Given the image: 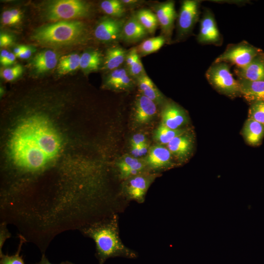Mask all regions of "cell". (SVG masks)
Segmentation results:
<instances>
[{"label": "cell", "mask_w": 264, "mask_h": 264, "mask_svg": "<svg viewBox=\"0 0 264 264\" xmlns=\"http://www.w3.org/2000/svg\"><path fill=\"white\" fill-rule=\"evenodd\" d=\"M235 71L239 79L264 81V57L259 55L246 66Z\"/></svg>", "instance_id": "e0dca14e"}, {"label": "cell", "mask_w": 264, "mask_h": 264, "mask_svg": "<svg viewBox=\"0 0 264 264\" xmlns=\"http://www.w3.org/2000/svg\"><path fill=\"white\" fill-rule=\"evenodd\" d=\"M128 52L120 46L108 48L103 62L102 68L111 71L121 67L125 63Z\"/></svg>", "instance_id": "7402d4cb"}, {"label": "cell", "mask_w": 264, "mask_h": 264, "mask_svg": "<svg viewBox=\"0 0 264 264\" xmlns=\"http://www.w3.org/2000/svg\"><path fill=\"white\" fill-rule=\"evenodd\" d=\"M61 136L46 117L35 114L21 120L7 144L8 154L20 173L35 174L44 170L59 154Z\"/></svg>", "instance_id": "6da1fadb"}, {"label": "cell", "mask_w": 264, "mask_h": 264, "mask_svg": "<svg viewBox=\"0 0 264 264\" xmlns=\"http://www.w3.org/2000/svg\"><path fill=\"white\" fill-rule=\"evenodd\" d=\"M90 5L79 0H59L53 1L46 7L47 17L52 21L69 20L88 16Z\"/></svg>", "instance_id": "5b68a950"}, {"label": "cell", "mask_w": 264, "mask_h": 264, "mask_svg": "<svg viewBox=\"0 0 264 264\" xmlns=\"http://www.w3.org/2000/svg\"><path fill=\"white\" fill-rule=\"evenodd\" d=\"M121 1L125 6L135 5L141 2L138 0H121Z\"/></svg>", "instance_id": "ee69618b"}, {"label": "cell", "mask_w": 264, "mask_h": 264, "mask_svg": "<svg viewBox=\"0 0 264 264\" xmlns=\"http://www.w3.org/2000/svg\"><path fill=\"white\" fill-rule=\"evenodd\" d=\"M148 34L133 14L125 23L121 40L127 43H135L143 39Z\"/></svg>", "instance_id": "d6986e66"}, {"label": "cell", "mask_w": 264, "mask_h": 264, "mask_svg": "<svg viewBox=\"0 0 264 264\" xmlns=\"http://www.w3.org/2000/svg\"><path fill=\"white\" fill-rule=\"evenodd\" d=\"M134 15L148 33L154 34L158 25L155 13L149 9H142L137 11Z\"/></svg>", "instance_id": "4316f807"}, {"label": "cell", "mask_w": 264, "mask_h": 264, "mask_svg": "<svg viewBox=\"0 0 264 264\" xmlns=\"http://www.w3.org/2000/svg\"><path fill=\"white\" fill-rule=\"evenodd\" d=\"M146 164L153 169H162L172 166V154L167 148L154 146L149 150Z\"/></svg>", "instance_id": "9a60e30c"}, {"label": "cell", "mask_w": 264, "mask_h": 264, "mask_svg": "<svg viewBox=\"0 0 264 264\" xmlns=\"http://www.w3.org/2000/svg\"><path fill=\"white\" fill-rule=\"evenodd\" d=\"M258 48L246 43L230 46L215 61V63H229L235 65L237 67L242 68L250 63L258 55Z\"/></svg>", "instance_id": "8992f818"}, {"label": "cell", "mask_w": 264, "mask_h": 264, "mask_svg": "<svg viewBox=\"0 0 264 264\" xmlns=\"http://www.w3.org/2000/svg\"><path fill=\"white\" fill-rule=\"evenodd\" d=\"M16 57V56L14 53L10 52L6 60L1 65L6 66L12 64L15 62Z\"/></svg>", "instance_id": "b9f144b4"}, {"label": "cell", "mask_w": 264, "mask_h": 264, "mask_svg": "<svg viewBox=\"0 0 264 264\" xmlns=\"http://www.w3.org/2000/svg\"><path fill=\"white\" fill-rule=\"evenodd\" d=\"M103 62L101 53L97 50L88 51L80 56V68L87 73L97 70Z\"/></svg>", "instance_id": "484cf974"}, {"label": "cell", "mask_w": 264, "mask_h": 264, "mask_svg": "<svg viewBox=\"0 0 264 264\" xmlns=\"http://www.w3.org/2000/svg\"><path fill=\"white\" fill-rule=\"evenodd\" d=\"M58 62L57 55L50 50L37 54L33 60V66L37 72L43 73L54 68Z\"/></svg>", "instance_id": "cb8c5ba5"}, {"label": "cell", "mask_w": 264, "mask_h": 264, "mask_svg": "<svg viewBox=\"0 0 264 264\" xmlns=\"http://www.w3.org/2000/svg\"><path fill=\"white\" fill-rule=\"evenodd\" d=\"M20 243L16 253L12 255L0 254V264H25L22 256L20 255L23 243L26 240L22 235H19Z\"/></svg>", "instance_id": "1f68e13d"}, {"label": "cell", "mask_w": 264, "mask_h": 264, "mask_svg": "<svg viewBox=\"0 0 264 264\" xmlns=\"http://www.w3.org/2000/svg\"><path fill=\"white\" fill-rule=\"evenodd\" d=\"M126 20L123 18L106 17L97 24L95 37L104 43H115L121 40L123 28Z\"/></svg>", "instance_id": "9c48e42d"}, {"label": "cell", "mask_w": 264, "mask_h": 264, "mask_svg": "<svg viewBox=\"0 0 264 264\" xmlns=\"http://www.w3.org/2000/svg\"><path fill=\"white\" fill-rule=\"evenodd\" d=\"M142 94L148 97L156 104H162L164 97L149 77L145 73L136 79Z\"/></svg>", "instance_id": "603a6c76"}, {"label": "cell", "mask_w": 264, "mask_h": 264, "mask_svg": "<svg viewBox=\"0 0 264 264\" xmlns=\"http://www.w3.org/2000/svg\"><path fill=\"white\" fill-rule=\"evenodd\" d=\"M147 143L145 135L137 133L133 136L131 140V147L139 146Z\"/></svg>", "instance_id": "d590c367"}, {"label": "cell", "mask_w": 264, "mask_h": 264, "mask_svg": "<svg viewBox=\"0 0 264 264\" xmlns=\"http://www.w3.org/2000/svg\"><path fill=\"white\" fill-rule=\"evenodd\" d=\"M11 15L16 23L20 22L21 19V12L17 9H13L10 10Z\"/></svg>", "instance_id": "60d3db41"}, {"label": "cell", "mask_w": 264, "mask_h": 264, "mask_svg": "<svg viewBox=\"0 0 264 264\" xmlns=\"http://www.w3.org/2000/svg\"><path fill=\"white\" fill-rule=\"evenodd\" d=\"M136 80L129 73L125 67L111 71L105 81V85L111 89L125 90L132 88Z\"/></svg>", "instance_id": "5bb4252c"}, {"label": "cell", "mask_w": 264, "mask_h": 264, "mask_svg": "<svg viewBox=\"0 0 264 264\" xmlns=\"http://www.w3.org/2000/svg\"><path fill=\"white\" fill-rule=\"evenodd\" d=\"M148 152L149 150L147 143L139 146L132 147V153L134 157H140L145 155Z\"/></svg>", "instance_id": "8d00e7d4"}, {"label": "cell", "mask_w": 264, "mask_h": 264, "mask_svg": "<svg viewBox=\"0 0 264 264\" xmlns=\"http://www.w3.org/2000/svg\"><path fill=\"white\" fill-rule=\"evenodd\" d=\"M242 133L248 144L258 146L261 144L264 137V125L247 118L243 125Z\"/></svg>", "instance_id": "ffe728a7"}, {"label": "cell", "mask_w": 264, "mask_h": 264, "mask_svg": "<svg viewBox=\"0 0 264 264\" xmlns=\"http://www.w3.org/2000/svg\"><path fill=\"white\" fill-rule=\"evenodd\" d=\"M154 9L163 36L169 41L172 36L175 21L177 18L175 2L172 0L162 2L155 5Z\"/></svg>", "instance_id": "30bf717a"}, {"label": "cell", "mask_w": 264, "mask_h": 264, "mask_svg": "<svg viewBox=\"0 0 264 264\" xmlns=\"http://www.w3.org/2000/svg\"><path fill=\"white\" fill-rule=\"evenodd\" d=\"M200 2L196 0H184L177 15V39L181 40L188 35L197 22Z\"/></svg>", "instance_id": "52a82bcc"}, {"label": "cell", "mask_w": 264, "mask_h": 264, "mask_svg": "<svg viewBox=\"0 0 264 264\" xmlns=\"http://www.w3.org/2000/svg\"><path fill=\"white\" fill-rule=\"evenodd\" d=\"M7 222L2 221L0 225V254L3 253L1 249L4 243L11 235L7 229Z\"/></svg>", "instance_id": "e575fe53"}, {"label": "cell", "mask_w": 264, "mask_h": 264, "mask_svg": "<svg viewBox=\"0 0 264 264\" xmlns=\"http://www.w3.org/2000/svg\"><path fill=\"white\" fill-rule=\"evenodd\" d=\"M80 65V56L77 54H71L60 59L57 70L60 74H65L78 69Z\"/></svg>", "instance_id": "4dcf8cb0"}, {"label": "cell", "mask_w": 264, "mask_h": 264, "mask_svg": "<svg viewBox=\"0 0 264 264\" xmlns=\"http://www.w3.org/2000/svg\"><path fill=\"white\" fill-rule=\"evenodd\" d=\"M25 47V46L24 45H20L15 47L14 49V53L15 54L16 56L22 52L24 49Z\"/></svg>", "instance_id": "bcb514c9"}, {"label": "cell", "mask_w": 264, "mask_h": 264, "mask_svg": "<svg viewBox=\"0 0 264 264\" xmlns=\"http://www.w3.org/2000/svg\"><path fill=\"white\" fill-rule=\"evenodd\" d=\"M220 39L214 15L210 10H205L200 21L198 41L203 44H218L220 42Z\"/></svg>", "instance_id": "8fae6325"}, {"label": "cell", "mask_w": 264, "mask_h": 264, "mask_svg": "<svg viewBox=\"0 0 264 264\" xmlns=\"http://www.w3.org/2000/svg\"><path fill=\"white\" fill-rule=\"evenodd\" d=\"M154 178L141 174L126 179L122 188V195L127 200L144 202L146 194Z\"/></svg>", "instance_id": "ba28073f"}, {"label": "cell", "mask_w": 264, "mask_h": 264, "mask_svg": "<svg viewBox=\"0 0 264 264\" xmlns=\"http://www.w3.org/2000/svg\"><path fill=\"white\" fill-rule=\"evenodd\" d=\"M32 53V49L28 46H25L23 51L16 57L21 59H27L30 57Z\"/></svg>", "instance_id": "ab89813d"}, {"label": "cell", "mask_w": 264, "mask_h": 264, "mask_svg": "<svg viewBox=\"0 0 264 264\" xmlns=\"http://www.w3.org/2000/svg\"><path fill=\"white\" fill-rule=\"evenodd\" d=\"M9 53L10 52L6 50H2V51H1L0 54V61L1 64H2L6 60Z\"/></svg>", "instance_id": "f6af8a7d"}, {"label": "cell", "mask_w": 264, "mask_h": 264, "mask_svg": "<svg viewBox=\"0 0 264 264\" xmlns=\"http://www.w3.org/2000/svg\"><path fill=\"white\" fill-rule=\"evenodd\" d=\"M156 104L152 100L141 94L137 97L135 102L134 117L139 124L149 122L156 112Z\"/></svg>", "instance_id": "2e32d148"}, {"label": "cell", "mask_w": 264, "mask_h": 264, "mask_svg": "<svg viewBox=\"0 0 264 264\" xmlns=\"http://www.w3.org/2000/svg\"><path fill=\"white\" fill-rule=\"evenodd\" d=\"M86 31V26L83 22L65 20L38 28L34 31L32 38L44 44H67L80 40Z\"/></svg>", "instance_id": "3957f363"}, {"label": "cell", "mask_w": 264, "mask_h": 264, "mask_svg": "<svg viewBox=\"0 0 264 264\" xmlns=\"http://www.w3.org/2000/svg\"><path fill=\"white\" fill-rule=\"evenodd\" d=\"M248 118L264 125V101L252 103L249 109Z\"/></svg>", "instance_id": "d6a6232c"}, {"label": "cell", "mask_w": 264, "mask_h": 264, "mask_svg": "<svg viewBox=\"0 0 264 264\" xmlns=\"http://www.w3.org/2000/svg\"><path fill=\"white\" fill-rule=\"evenodd\" d=\"M22 72V67L20 65L3 69L1 76L7 81H12L18 78Z\"/></svg>", "instance_id": "836d02e7"}, {"label": "cell", "mask_w": 264, "mask_h": 264, "mask_svg": "<svg viewBox=\"0 0 264 264\" xmlns=\"http://www.w3.org/2000/svg\"><path fill=\"white\" fill-rule=\"evenodd\" d=\"M194 145V136L187 132L172 139L167 144V148L172 154L182 161L191 155Z\"/></svg>", "instance_id": "4fadbf2b"}, {"label": "cell", "mask_w": 264, "mask_h": 264, "mask_svg": "<svg viewBox=\"0 0 264 264\" xmlns=\"http://www.w3.org/2000/svg\"><path fill=\"white\" fill-rule=\"evenodd\" d=\"M36 264H53L51 263L48 261V260L47 259V258H46L44 254L43 253L41 261L39 263ZM59 264H74L71 262H68V261H65V262H63Z\"/></svg>", "instance_id": "7bdbcfd3"}, {"label": "cell", "mask_w": 264, "mask_h": 264, "mask_svg": "<svg viewBox=\"0 0 264 264\" xmlns=\"http://www.w3.org/2000/svg\"><path fill=\"white\" fill-rule=\"evenodd\" d=\"M124 64L129 73L135 80L146 73L136 47L128 51Z\"/></svg>", "instance_id": "d4e9b609"}, {"label": "cell", "mask_w": 264, "mask_h": 264, "mask_svg": "<svg viewBox=\"0 0 264 264\" xmlns=\"http://www.w3.org/2000/svg\"><path fill=\"white\" fill-rule=\"evenodd\" d=\"M166 39L163 36H158L146 39L137 48L141 56H146L158 50L164 44Z\"/></svg>", "instance_id": "f1b7e54d"}, {"label": "cell", "mask_w": 264, "mask_h": 264, "mask_svg": "<svg viewBox=\"0 0 264 264\" xmlns=\"http://www.w3.org/2000/svg\"><path fill=\"white\" fill-rule=\"evenodd\" d=\"M117 213L90 223L80 229L84 236L92 239L96 247L95 256L99 264L115 257L135 259L137 253L127 247L119 235Z\"/></svg>", "instance_id": "7a4b0ae2"}, {"label": "cell", "mask_w": 264, "mask_h": 264, "mask_svg": "<svg viewBox=\"0 0 264 264\" xmlns=\"http://www.w3.org/2000/svg\"><path fill=\"white\" fill-rule=\"evenodd\" d=\"M1 21L5 25H11L16 23V22L11 15L10 10H6L3 12Z\"/></svg>", "instance_id": "74e56055"}, {"label": "cell", "mask_w": 264, "mask_h": 264, "mask_svg": "<svg viewBox=\"0 0 264 264\" xmlns=\"http://www.w3.org/2000/svg\"><path fill=\"white\" fill-rule=\"evenodd\" d=\"M187 132L185 129H171L161 123L155 130L154 136L160 143L167 145L174 138Z\"/></svg>", "instance_id": "83f0119b"}, {"label": "cell", "mask_w": 264, "mask_h": 264, "mask_svg": "<svg viewBox=\"0 0 264 264\" xmlns=\"http://www.w3.org/2000/svg\"><path fill=\"white\" fill-rule=\"evenodd\" d=\"M241 95L250 103L264 101V81L238 80Z\"/></svg>", "instance_id": "ac0fdd59"}, {"label": "cell", "mask_w": 264, "mask_h": 264, "mask_svg": "<svg viewBox=\"0 0 264 264\" xmlns=\"http://www.w3.org/2000/svg\"><path fill=\"white\" fill-rule=\"evenodd\" d=\"M13 42V39L8 34L2 33L0 36V45L1 47H5L10 45Z\"/></svg>", "instance_id": "f35d334b"}, {"label": "cell", "mask_w": 264, "mask_h": 264, "mask_svg": "<svg viewBox=\"0 0 264 264\" xmlns=\"http://www.w3.org/2000/svg\"><path fill=\"white\" fill-rule=\"evenodd\" d=\"M206 77L219 92L230 97L241 95L239 82L234 78L226 63L214 62L207 70Z\"/></svg>", "instance_id": "277c9868"}, {"label": "cell", "mask_w": 264, "mask_h": 264, "mask_svg": "<svg viewBox=\"0 0 264 264\" xmlns=\"http://www.w3.org/2000/svg\"><path fill=\"white\" fill-rule=\"evenodd\" d=\"M120 177L127 179L142 173L145 164L141 160L131 156H126L117 163Z\"/></svg>", "instance_id": "44dd1931"}, {"label": "cell", "mask_w": 264, "mask_h": 264, "mask_svg": "<svg viewBox=\"0 0 264 264\" xmlns=\"http://www.w3.org/2000/svg\"><path fill=\"white\" fill-rule=\"evenodd\" d=\"M102 10L112 18L120 19L126 13L125 6L121 0H105L101 2Z\"/></svg>", "instance_id": "f546056e"}, {"label": "cell", "mask_w": 264, "mask_h": 264, "mask_svg": "<svg viewBox=\"0 0 264 264\" xmlns=\"http://www.w3.org/2000/svg\"><path fill=\"white\" fill-rule=\"evenodd\" d=\"M162 123L173 130L182 129L188 121L186 112L173 102L166 103L161 111Z\"/></svg>", "instance_id": "7c38bea8"}]
</instances>
